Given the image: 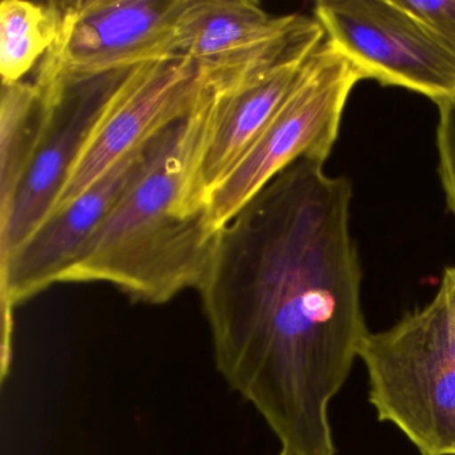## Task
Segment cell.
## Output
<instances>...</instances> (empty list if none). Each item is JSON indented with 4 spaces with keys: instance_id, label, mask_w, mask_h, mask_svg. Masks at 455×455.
Instances as JSON below:
<instances>
[{
    "instance_id": "1",
    "label": "cell",
    "mask_w": 455,
    "mask_h": 455,
    "mask_svg": "<svg viewBox=\"0 0 455 455\" xmlns=\"http://www.w3.org/2000/svg\"><path fill=\"white\" fill-rule=\"evenodd\" d=\"M351 199L295 162L220 228L198 289L218 370L290 455H335L330 403L370 332Z\"/></svg>"
},
{
    "instance_id": "2",
    "label": "cell",
    "mask_w": 455,
    "mask_h": 455,
    "mask_svg": "<svg viewBox=\"0 0 455 455\" xmlns=\"http://www.w3.org/2000/svg\"><path fill=\"white\" fill-rule=\"evenodd\" d=\"M212 105L214 90L202 78L190 113L162 132L145 170L60 283L103 282L148 305L199 289L220 231L198 182Z\"/></svg>"
},
{
    "instance_id": "3",
    "label": "cell",
    "mask_w": 455,
    "mask_h": 455,
    "mask_svg": "<svg viewBox=\"0 0 455 455\" xmlns=\"http://www.w3.org/2000/svg\"><path fill=\"white\" fill-rule=\"evenodd\" d=\"M359 358L378 419L420 455H455V355L433 302L367 334Z\"/></svg>"
},
{
    "instance_id": "4",
    "label": "cell",
    "mask_w": 455,
    "mask_h": 455,
    "mask_svg": "<svg viewBox=\"0 0 455 455\" xmlns=\"http://www.w3.org/2000/svg\"><path fill=\"white\" fill-rule=\"evenodd\" d=\"M361 81V74L324 38L267 126L207 196L215 228L228 225L250 199L295 162L326 164L339 137L348 98Z\"/></svg>"
},
{
    "instance_id": "5",
    "label": "cell",
    "mask_w": 455,
    "mask_h": 455,
    "mask_svg": "<svg viewBox=\"0 0 455 455\" xmlns=\"http://www.w3.org/2000/svg\"><path fill=\"white\" fill-rule=\"evenodd\" d=\"M188 0H57V36L36 70L41 89L177 57Z\"/></svg>"
},
{
    "instance_id": "6",
    "label": "cell",
    "mask_w": 455,
    "mask_h": 455,
    "mask_svg": "<svg viewBox=\"0 0 455 455\" xmlns=\"http://www.w3.org/2000/svg\"><path fill=\"white\" fill-rule=\"evenodd\" d=\"M313 17L362 79L401 87L436 106L455 95V55L398 0H321Z\"/></svg>"
},
{
    "instance_id": "7",
    "label": "cell",
    "mask_w": 455,
    "mask_h": 455,
    "mask_svg": "<svg viewBox=\"0 0 455 455\" xmlns=\"http://www.w3.org/2000/svg\"><path fill=\"white\" fill-rule=\"evenodd\" d=\"M201 89L199 68L180 55L130 70L92 127L52 215L73 204L135 148L188 116Z\"/></svg>"
},
{
    "instance_id": "8",
    "label": "cell",
    "mask_w": 455,
    "mask_h": 455,
    "mask_svg": "<svg viewBox=\"0 0 455 455\" xmlns=\"http://www.w3.org/2000/svg\"><path fill=\"white\" fill-rule=\"evenodd\" d=\"M129 73L39 87L47 102L46 124L14 202L0 217V263L6 262L52 215L92 127Z\"/></svg>"
},
{
    "instance_id": "9",
    "label": "cell",
    "mask_w": 455,
    "mask_h": 455,
    "mask_svg": "<svg viewBox=\"0 0 455 455\" xmlns=\"http://www.w3.org/2000/svg\"><path fill=\"white\" fill-rule=\"evenodd\" d=\"M324 41L313 15H274L251 0H188L175 52L207 76H230Z\"/></svg>"
},
{
    "instance_id": "10",
    "label": "cell",
    "mask_w": 455,
    "mask_h": 455,
    "mask_svg": "<svg viewBox=\"0 0 455 455\" xmlns=\"http://www.w3.org/2000/svg\"><path fill=\"white\" fill-rule=\"evenodd\" d=\"M167 129V127H166ZM162 132L124 156L86 193L57 214L6 260L0 263L4 310V351L10 353L12 310L15 306L52 284L76 262L84 244L97 233L129 186L145 170Z\"/></svg>"
},
{
    "instance_id": "11",
    "label": "cell",
    "mask_w": 455,
    "mask_h": 455,
    "mask_svg": "<svg viewBox=\"0 0 455 455\" xmlns=\"http://www.w3.org/2000/svg\"><path fill=\"white\" fill-rule=\"evenodd\" d=\"M319 47V46H318ZM318 47L228 78L204 79L214 90V105L198 164L204 196L230 174L267 126Z\"/></svg>"
},
{
    "instance_id": "12",
    "label": "cell",
    "mask_w": 455,
    "mask_h": 455,
    "mask_svg": "<svg viewBox=\"0 0 455 455\" xmlns=\"http://www.w3.org/2000/svg\"><path fill=\"white\" fill-rule=\"evenodd\" d=\"M47 102L34 81L2 84L0 95V217L30 169L44 134Z\"/></svg>"
},
{
    "instance_id": "13",
    "label": "cell",
    "mask_w": 455,
    "mask_h": 455,
    "mask_svg": "<svg viewBox=\"0 0 455 455\" xmlns=\"http://www.w3.org/2000/svg\"><path fill=\"white\" fill-rule=\"evenodd\" d=\"M55 2L4 0L0 4V76L17 84L38 68L57 36Z\"/></svg>"
},
{
    "instance_id": "14",
    "label": "cell",
    "mask_w": 455,
    "mask_h": 455,
    "mask_svg": "<svg viewBox=\"0 0 455 455\" xmlns=\"http://www.w3.org/2000/svg\"><path fill=\"white\" fill-rule=\"evenodd\" d=\"M438 175L447 207L455 218V95L438 106Z\"/></svg>"
},
{
    "instance_id": "15",
    "label": "cell",
    "mask_w": 455,
    "mask_h": 455,
    "mask_svg": "<svg viewBox=\"0 0 455 455\" xmlns=\"http://www.w3.org/2000/svg\"><path fill=\"white\" fill-rule=\"evenodd\" d=\"M398 4L455 55V0H398Z\"/></svg>"
},
{
    "instance_id": "16",
    "label": "cell",
    "mask_w": 455,
    "mask_h": 455,
    "mask_svg": "<svg viewBox=\"0 0 455 455\" xmlns=\"http://www.w3.org/2000/svg\"><path fill=\"white\" fill-rule=\"evenodd\" d=\"M431 302L438 311L447 342L455 355V267L444 268L441 283Z\"/></svg>"
},
{
    "instance_id": "17",
    "label": "cell",
    "mask_w": 455,
    "mask_h": 455,
    "mask_svg": "<svg viewBox=\"0 0 455 455\" xmlns=\"http://www.w3.org/2000/svg\"><path fill=\"white\" fill-rule=\"evenodd\" d=\"M279 455H290V454H287V452H284V451H281V454Z\"/></svg>"
}]
</instances>
